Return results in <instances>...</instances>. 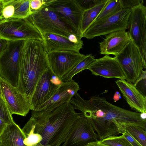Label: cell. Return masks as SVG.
<instances>
[{"mask_svg": "<svg viewBox=\"0 0 146 146\" xmlns=\"http://www.w3.org/2000/svg\"><path fill=\"white\" fill-rule=\"evenodd\" d=\"M12 115L4 99L0 96V117L9 124L14 122Z\"/></svg>", "mask_w": 146, "mask_h": 146, "instance_id": "28", "label": "cell"}, {"mask_svg": "<svg viewBox=\"0 0 146 146\" xmlns=\"http://www.w3.org/2000/svg\"><path fill=\"white\" fill-rule=\"evenodd\" d=\"M127 29L131 40L146 62V7L143 4L131 9Z\"/></svg>", "mask_w": 146, "mask_h": 146, "instance_id": "9", "label": "cell"}, {"mask_svg": "<svg viewBox=\"0 0 146 146\" xmlns=\"http://www.w3.org/2000/svg\"><path fill=\"white\" fill-rule=\"evenodd\" d=\"M0 37L7 41L37 40L43 42L42 34L26 19L0 21Z\"/></svg>", "mask_w": 146, "mask_h": 146, "instance_id": "6", "label": "cell"}, {"mask_svg": "<svg viewBox=\"0 0 146 146\" xmlns=\"http://www.w3.org/2000/svg\"><path fill=\"white\" fill-rule=\"evenodd\" d=\"M131 40L128 31H118L110 33L99 43L100 53L116 56L125 48Z\"/></svg>", "mask_w": 146, "mask_h": 146, "instance_id": "17", "label": "cell"}, {"mask_svg": "<svg viewBox=\"0 0 146 146\" xmlns=\"http://www.w3.org/2000/svg\"><path fill=\"white\" fill-rule=\"evenodd\" d=\"M122 9L120 0H108L107 3L94 22L110 17Z\"/></svg>", "mask_w": 146, "mask_h": 146, "instance_id": "25", "label": "cell"}, {"mask_svg": "<svg viewBox=\"0 0 146 146\" xmlns=\"http://www.w3.org/2000/svg\"><path fill=\"white\" fill-rule=\"evenodd\" d=\"M46 5L71 24L82 38L80 27L83 11L75 0H50Z\"/></svg>", "mask_w": 146, "mask_h": 146, "instance_id": "14", "label": "cell"}, {"mask_svg": "<svg viewBox=\"0 0 146 146\" xmlns=\"http://www.w3.org/2000/svg\"><path fill=\"white\" fill-rule=\"evenodd\" d=\"M2 8V0H0V13L1 12Z\"/></svg>", "mask_w": 146, "mask_h": 146, "instance_id": "39", "label": "cell"}, {"mask_svg": "<svg viewBox=\"0 0 146 146\" xmlns=\"http://www.w3.org/2000/svg\"><path fill=\"white\" fill-rule=\"evenodd\" d=\"M0 96H1V97H3V96H2V92H1V90L0 83Z\"/></svg>", "mask_w": 146, "mask_h": 146, "instance_id": "40", "label": "cell"}, {"mask_svg": "<svg viewBox=\"0 0 146 146\" xmlns=\"http://www.w3.org/2000/svg\"><path fill=\"white\" fill-rule=\"evenodd\" d=\"M121 98V96L120 93L117 91H116L113 96V99L114 102H116L119 100Z\"/></svg>", "mask_w": 146, "mask_h": 146, "instance_id": "37", "label": "cell"}, {"mask_svg": "<svg viewBox=\"0 0 146 146\" xmlns=\"http://www.w3.org/2000/svg\"><path fill=\"white\" fill-rule=\"evenodd\" d=\"M43 43L47 53L64 50H72L80 52L82 48L83 42L75 43L71 41L68 38L49 33L42 34Z\"/></svg>", "mask_w": 146, "mask_h": 146, "instance_id": "20", "label": "cell"}, {"mask_svg": "<svg viewBox=\"0 0 146 146\" xmlns=\"http://www.w3.org/2000/svg\"><path fill=\"white\" fill-rule=\"evenodd\" d=\"M49 67L43 42L37 40H24L20 52L17 88L29 103L38 80Z\"/></svg>", "mask_w": 146, "mask_h": 146, "instance_id": "3", "label": "cell"}, {"mask_svg": "<svg viewBox=\"0 0 146 146\" xmlns=\"http://www.w3.org/2000/svg\"><path fill=\"white\" fill-rule=\"evenodd\" d=\"M125 130L142 146H146V130L133 125L127 126Z\"/></svg>", "mask_w": 146, "mask_h": 146, "instance_id": "26", "label": "cell"}, {"mask_svg": "<svg viewBox=\"0 0 146 146\" xmlns=\"http://www.w3.org/2000/svg\"><path fill=\"white\" fill-rule=\"evenodd\" d=\"M76 109L89 117L98 140L122 134L125 128L133 125L146 130V114L126 110L108 102L104 97H91L88 100L79 99Z\"/></svg>", "mask_w": 146, "mask_h": 146, "instance_id": "1", "label": "cell"}, {"mask_svg": "<svg viewBox=\"0 0 146 146\" xmlns=\"http://www.w3.org/2000/svg\"><path fill=\"white\" fill-rule=\"evenodd\" d=\"M115 57L125 75V80L134 84L146 67V62L138 48L131 40L123 51Z\"/></svg>", "mask_w": 146, "mask_h": 146, "instance_id": "7", "label": "cell"}, {"mask_svg": "<svg viewBox=\"0 0 146 146\" xmlns=\"http://www.w3.org/2000/svg\"><path fill=\"white\" fill-rule=\"evenodd\" d=\"M92 74L105 78L125 79V76L115 57L106 55L95 61L89 68Z\"/></svg>", "mask_w": 146, "mask_h": 146, "instance_id": "15", "label": "cell"}, {"mask_svg": "<svg viewBox=\"0 0 146 146\" xmlns=\"http://www.w3.org/2000/svg\"><path fill=\"white\" fill-rule=\"evenodd\" d=\"M7 124L0 117V135L2 133L7 126Z\"/></svg>", "mask_w": 146, "mask_h": 146, "instance_id": "36", "label": "cell"}, {"mask_svg": "<svg viewBox=\"0 0 146 146\" xmlns=\"http://www.w3.org/2000/svg\"><path fill=\"white\" fill-rule=\"evenodd\" d=\"M122 135H123L132 146H142L126 131Z\"/></svg>", "mask_w": 146, "mask_h": 146, "instance_id": "33", "label": "cell"}, {"mask_svg": "<svg viewBox=\"0 0 146 146\" xmlns=\"http://www.w3.org/2000/svg\"><path fill=\"white\" fill-rule=\"evenodd\" d=\"M43 34L49 33L68 38L74 35L81 36L69 23L60 17L46 5L40 10L33 12L26 18Z\"/></svg>", "mask_w": 146, "mask_h": 146, "instance_id": "4", "label": "cell"}, {"mask_svg": "<svg viewBox=\"0 0 146 146\" xmlns=\"http://www.w3.org/2000/svg\"><path fill=\"white\" fill-rule=\"evenodd\" d=\"M131 10L123 9L110 17L94 22L83 34L82 38L92 39L115 31L126 30Z\"/></svg>", "mask_w": 146, "mask_h": 146, "instance_id": "8", "label": "cell"}, {"mask_svg": "<svg viewBox=\"0 0 146 146\" xmlns=\"http://www.w3.org/2000/svg\"><path fill=\"white\" fill-rule=\"evenodd\" d=\"M100 141L102 143L110 146H132L123 135L109 136Z\"/></svg>", "mask_w": 146, "mask_h": 146, "instance_id": "27", "label": "cell"}, {"mask_svg": "<svg viewBox=\"0 0 146 146\" xmlns=\"http://www.w3.org/2000/svg\"><path fill=\"white\" fill-rule=\"evenodd\" d=\"M78 83L74 80L62 82L56 93L48 101L35 111H48L52 110L66 102L80 90Z\"/></svg>", "mask_w": 146, "mask_h": 146, "instance_id": "16", "label": "cell"}, {"mask_svg": "<svg viewBox=\"0 0 146 146\" xmlns=\"http://www.w3.org/2000/svg\"><path fill=\"white\" fill-rule=\"evenodd\" d=\"M24 41H7V46L0 54V77L17 88L19 83L20 52Z\"/></svg>", "mask_w": 146, "mask_h": 146, "instance_id": "5", "label": "cell"}, {"mask_svg": "<svg viewBox=\"0 0 146 146\" xmlns=\"http://www.w3.org/2000/svg\"><path fill=\"white\" fill-rule=\"evenodd\" d=\"M85 55L72 50L58 51L47 53L49 67L60 79L74 68Z\"/></svg>", "mask_w": 146, "mask_h": 146, "instance_id": "12", "label": "cell"}, {"mask_svg": "<svg viewBox=\"0 0 146 146\" xmlns=\"http://www.w3.org/2000/svg\"><path fill=\"white\" fill-rule=\"evenodd\" d=\"M96 59L91 54L86 55L74 68L62 77V82H65L71 81L75 75L83 70L88 69Z\"/></svg>", "mask_w": 146, "mask_h": 146, "instance_id": "23", "label": "cell"}, {"mask_svg": "<svg viewBox=\"0 0 146 146\" xmlns=\"http://www.w3.org/2000/svg\"><path fill=\"white\" fill-rule=\"evenodd\" d=\"M98 139L89 117L82 113L74 122L66 139L61 146H85Z\"/></svg>", "mask_w": 146, "mask_h": 146, "instance_id": "11", "label": "cell"}, {"mask_svg": "<svg viewBox=\"0 0 146 146\" xmlns=\"http://www.w3.org/2000/svg\"><path fill=\"white\" fill-rule=\"evenodd\" d=\"M104 0H75L80 8L83 11L90 9L101 3Z\"/></svg>", "mask_w": 146, "mask_h": 146, "instance_id": "30", "label": "cell"}, {"mask_svg": "<svg viewBox=\"0 0 146 146\" xmlns=\"http://www.w3.org/2000/svg\"><path fill=\"white\" fill-rule=\"evenodd\" d=\"M50 0H31L30 9L32 13L39 10L46 6Z\"/></svg>", "mask_w": 146, "mask_h": 146, "instance_id": "31", "label": "cell"}, {"mask_svg": "<svg viewBox=\"0 0 146 146\" xmlns=\"http://www.w3.org/2000/svg\"><path fill=\"white\" fill-rule=\"evenodd\" d=\"M115 83L131 109L138 112L146 113V97L139 92L134 84L124 79L117 80Z\"/></svg>", "mask_w": 146, "mask_h": 146, "instance_id": "18", "label": "cell"}, {"mask_svg": "<svg viewBox=\"0 0 146 146\" xmlns=\"http://www.w3.org/2000/svg\"><path fill=\"white\" fill-rule=\"evenodd\" d=\"M22 130L25 136L24 143L27 146H34L42 141V136L39 134L34 132L33 126L31 118Z\"/></svg>", "mask_w": 146, "mask_h": 146, "instance_id": "24", "label": "cell"}, {"mask_svg": "<svg viewBox=\"0 0 146 146\" xmlns=\"http://www.w3.org/2000/svg\"><path fill=\"white\" fill-rule=\"evenodd\" d=\"M123 9H131L133 8L143 4V0H120Z\"/></svg>", "mask_w": 146, "mask_h": 146, "instance_id": "32", "label": "cell"}, {"mask_svg": "<svg viewBox=\"0 0 146 146\" xmlns=\"http://www.w3.org/2000/svg\"><path fill=\"white\" fill-rule=\"evenodd\" d=\"M108 1V0H104V1L92 8L83 11L80 27L81 37L86 31L94 22L107 3Z\"/></svg>", "mask_w": 146, "mask_h": 146, "instance_id": "22", "label": "cell"}, {"mask_svg": "<svg viewBox=\"0 0 146 146\" xmlns=\"http://www.w3.org/2000/svg\"><path fill=\"white\" fill-rule=\"evenodd\" d=\"M31 0H2L0 21L11 19H25L31 14Z\"/></svg>", "mask_w": 146, "mask_h": 146, "instance_id": "19", "label": "cell"}, {"mask_svg": "<svg viewBox=\"0 0 146 146\" xmlns=\"http://www.w3.org/2000/svg\"><path fill=\"white\" fill-rule=\"evenodd\" d=\"M85 146H110L108 145L101 143L100 140H97V141L91 142L87 144Z\"/></svg>", "mask_w": 146, "mask_h": 146, "instance_id": "35", "label": "cell"}, {"mask_svg": "<svg viewBox=\"0 0 146 146\" xmlns=\"http://www.w3.org/2000/svg\"><path fill=\"white\" fill-rule=\"evenodd\" d=\"M1 91L12 115L25 116L31 110L29 102L17 88L0 77Z\"/></svg>", "mask_w": 146, "mask_h": 146, "instance_id": "13", "label": "cell"}, {"mask_svg": "<svg viewBox=\"0 0 146 146\" xmlns=\"http://www.w3.org/2000/svg\"><path fill=\"white\" fill-rule=\"evenodd\" d=\"M22 129L14 122L7 124L0 135V143L3 146H27Z\"/></svg>", "mask_w": 146, "mask_h": 146, "instance_id": "21", "label": "cell"}, {"mask_svg": "<svg viewBox=\"0 0 146 146\" xmlns=\"http://www.w3.org/2000/svg\"><path fill=\"white\" fill-rule=\"evenodd\" d=\"M70 102L48 111H32L31 119L35 133L40 135L45 145L60 146L73 125L80 116Z\"/></svg>", "mask_w": 146, "mask_h": 146, "instance_id": "2", "label": "cell"}, {"mask_svg": "<svg viewBox=\"0 0 146 146\" xmlns=\"http://www.w3.org/2000/svg\"><path fill=\"white\" fill-rule=\"evenodd\" d=\"M34 146H50L49 145H42L40 143H38L36 144Z\"/></svg>", "mask_w": 146, "mask_h": 146, "instance_id": "38", "label": "cell"}, {"mask_svg": "<svg viewBox=\"0 0 146 146\" xmlns=\"http://www.w3.org/2000/svg\"><path fill=\"white\" fill-rule=\"evenodd\" d=\"M62 82L56 76L50 67L38 80L30 104L31 110L36 111L56 93Z\"/></svg>", "mask_w": 146, "mask_h": 146, "instance_id": "10", "label": "cell"}, {"mask_svg": "<svg viewBox=\"0 0 146 146\" xmlns=\"http://www.w3.org/2000/svg\"><path fill=\"white\" fill-rule=\"evenodd\" d=\"M7 44V41L0 37V54L5 48Z\"/></svg>", "mask_w": 146, "mask_h": 146, "instance_id": "34", "label": "cell"}, {"mask_svg": "<svg viewBox=\"0 0 146 146\" xmlns=\"http://www.w3.org/2000/svg\"><path fill=\"white\" fill-rule=\"evenodd\" d=\"M136 89L144 97H146V71L143 70L134 84Z\"/></svg>", "mask_w": 146, "mask_h": 146, "instance_id": "29", "label": "cell"}, {"mask_svg": "<svg viewBox=\"0 0 146 146\" xmlns=\"http://www.w3.org/2000/svg\"><path fill=\"white\" fill-rule=\"evenodd\" d=\"M0 146H3L1 143H0Z\"/></svg>", "mask_w": 146, "mask_h": 146, "instance_id": "41", "label": "cell"}]
</instances>
